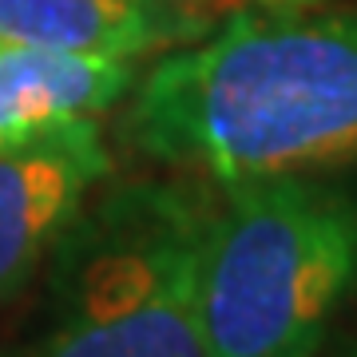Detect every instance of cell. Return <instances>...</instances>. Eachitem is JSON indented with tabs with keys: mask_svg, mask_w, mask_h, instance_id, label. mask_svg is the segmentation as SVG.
Segmentation results:
<instances>
[{
	"mask_svg": "<svg viewBox=\"0 0 357 357\" xmlns=\"http://www.w3.org/2000/svg\"><path fill=\"white\" fill-rule=\"evenodd\" d=\"M115 139L215 183L357 167V8H230L135 79Z\"/></svg>",
	"mask_w": 357,
	"mask_h": 357,
	"instance_id": "1",
	"label": "cell"
},
{
	"mask_svg": "<svg viewBox=\"0 0 357 357\" xmlns=\"http://www.w3.org/2000/svg\"><path fill=\"white\" fill-rule=\"evenodd\" d=\"M354 290V183L333 175L218 183L203 255L206 357H314Z\"/></svg>",
	"mask_w": 357,
	"mask_h": 357,
	"instance_id": "2",
	"label": "cell"
},
{
	"mask_svg": "<svg viewBox=\"0 0 357 357\" xmlns=\"http://www.w3.org/2000/svg\"><path fill=\"white\" fill-rule=\"evenodd\" d=\"M115 175L100 119L0 147V310L36 282L79 206Z\"/></svg>",
	"mask_w": 357,
	"mask_h": 357,
	"instance_id": "3",
	"label": "cell"
},
{
	"mask_svg": "<svg viewBox=\"0 0 357 357\" xmlns=\"http://www.w3.org/2000/svg\"><path fill=\"white\" fill-rule=\"evenodd\" d=\"M230 0H0V40L115 60L203 40Z\"/></svg>",
	"mask_w": 357,
	"mask_h": 357,
	"instance_id": "4",
	"label": "cell"
},
{
	"mask_svg": "<svg viewBox=\"0 0 357 357\" xmlns=\"http://www.w3.org/2000/svg\"><path fill=\"white\" fill-rule=\"evenodd\" d=\"M135 79L139 72L131 60L0 40V147L60 123L100 119L123 107Z\"/></svg>",
	"mask_w": 357,
	"mask_h": 357,
	"instance_id": "5",
	"label": "cell"
},
{
	"mask_svg": "<svg viewBox=\"0 0 357 357\" xmlns=\"http://www.w3.org/2000/svg\"><path fill=\"white\" fill-rule=\"evenodd\" d=\"M314 357H357V337H342V342H330L326 337Z\"/></svg>",
	"mask_w": 357,
	"mask_h": 357,
	"instance_id": "6",
	"label": "cell"
},
{
	"mask_svg": "<svg viewBox=\"0 0 357 357\" xmlns=\"http://www.w3.org/2000/svg\"><path fill=\"white\" fill-rule=\"evenodd\" d=\"M258 4H326V0H258Z\"/></svg>",
	"mask_w": 357,
	"mask_h": 357,
	"instance_id": "7",
	"label": "cell"
}]
</instances>
